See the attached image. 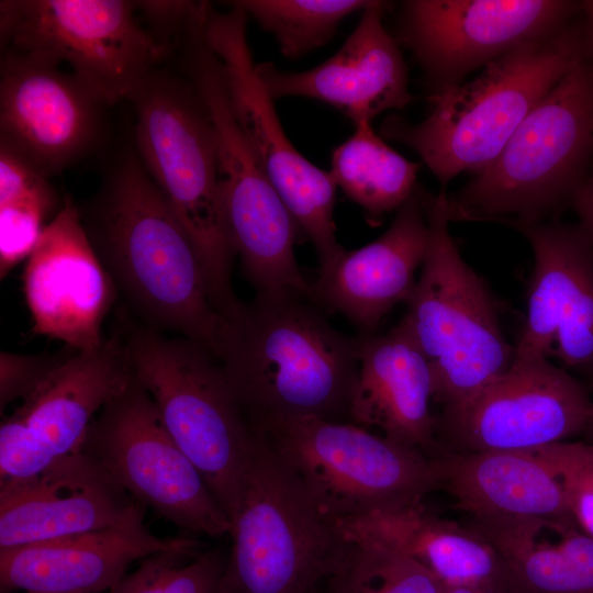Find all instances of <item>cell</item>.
<instances>
[{"label": "cell", "instance_id": "cell-1", "mask_svg": "<svg viewBox=\"0 0 593 593\" xmlns=\"http://www.w3.org/2000/svg\"><path fill=\"white\" fill-rule=\"evenodd\" d=\"M78 210L126 312L216 358L228 320L212 301L190 236L141 160L120 163Z\"/></svg>", "mask_w": 593, "mask_h": 593}, {"label": "cell", "instance_id": "cell-2", "mask_svg": "<svg viewBox=\"0 0 593 593\" xmlns=\"http://www.w3.org/2000/svg\"><path fill=\"white\" fill-rule=\"evenodd\" d=\"M216 359L250 424L348 421L359 337L333 326L309 295L258 292L224 331Z\"/></svg>", "mask_w": 593, "mask_h": 593}, {"label": "cell", "instance_id": "cell-3", "mask_svg": "<svg viewBox=\"0 0 593 593\" xmlns=\"http://www.w3.org/2000/svg\"><path fill=\"white\" fill-rule=\"evenodd\" d=\"M589 33V31H588ZM593 166V38L536 104L501 154L444 194L449 222L514 230L557 220Z\"/></svg>", "mask_w": 593, "mask_h": 593}, {"label": "cell", "instance_id": "cell-4", "mask_svg": "<svg viewBox=\"0 0 593 593\" xmlns=\"http://www.w3.org/2000/svg\"><path fill=\"white\" fill-rule=\"evenodd\" d=\"M589 45L582 16L563 30L523 43L488 64L473 80L430 96V113L411 124L385 120L382 136L412 148L446 187L486 168L536 104Z\"/></svg>", "mask_w": 593, "mask_h": 593}, {"label": "cell", "instance_id": "cell-5", "mask_svg": "<svg viewBox=\"0 0 593 593\" xmlns=\"http://www.w3.org/2000/svg\"><path fill=\"white\" fill-rule=\"evenodd\" d=\"M128 100L139 160L190 236L214 305L232 320L244 302L232 282L236 255L223 214L209 114L188 79L158 70Z\"/></svg>", "mask_w": 593, "mask_h": 593}, {"label": "cell", "instance_id": "cell-6", "mask_svg": "<svg viewBox=\"0 0 593 593\" xmlns=\"http://www.w3.org/2000/svg\"><path fill=\"white\" fill-rule=\"evenodd\" d=\"M115 334L168 432L231 518L255 430L220 362L191 339L142 325L124 307L116 314Z\"/></svg>", "mask_w": 593, "mask_h": 593}, {"label": "cell", "instance_id": "cell-7", "mask_svg": "<svg viewBox=\"0 0 593 593\" xmlns=\"http://www.w3.org/2000/svg\"><path fill=\"white\" fill-rule=\"evenodd\" d=\"M444 192L425 193L428 247L402 317L429 363L434 402L441 410L472 396L515 359L497 300L449 232Z\"/></svg>", "mask_w": 593, "mask_h": 593}, {"label": "cell", "instance_id": "cell-8", "mask_svg": "<svg viewBox=\"0 0 593 593\" xmlns=\"http://www.w3.org/2000/svg\"><path fill=\"white\" fill-rule=\"evenodd\" d=\"M228 535L225 593H314L345 544L339 521L313 500L256 430Z\"/></svg>", "mask_w": 593, "mask_h": 593}, {"label": "cell", "instance_id": "cell-9", "mask_svg": "<svg viewBox=\"0 0 593 593\" xmlns=\"http://www.w3.org/2000/svg\"><path fill=\"white\" fill-rule=\"evenodd\" d=\"M250 425L339 522L417 504L439 489L434 456L351 422L298 418Z\"/></svg>", "mask_w": 593, "mask_h": 593}, {"label": "cell", "instance_id": "cell-10", "mask_svg": "<svg viewBox=\"0 0 593 593\" xmlns=\"http://www.w3.org/2000/svg\"><path fill=\"white\" fill-rule=\"evenodd\" d=\"M136 12V2L124 0L1 1V44L58 67L66 64L109 107L128 100L168 51Z\"/></svg>", "mask_w": 593, "mask_h": 593}, {"label": "cell", "instance_id": "cell-11", "mask_svg": "<svg viewBox=\"0 0 593 593\" xmlns=\"http://www.w3.org/2000/svg\"><path fill=\"white\" fill-rule=\"evenodd\" d=\"M81 451L132 497L175 526L213 538L230 534L228 516L134 372L94 417Z\"/></svg>", "mask_w": 593, "mask_h": 593}, {"label": "cell", "instance_id": "cell-12", "mask_svg": "<svg viewBox=\"0 0 593 593\" xmlns=\"http://www.w3.org/2000/svg\"><path fill=\"white\" fill-rule=\"evenodd\" d=\"M247 18L236 5L220 12L210 4L203 34L222 64L231 110L242 132L324 267L345 250L335 236L337 187L329 171L307 160L284 133L273 100L256 71L246 35Z\"/></svg>", "mask_w": 593, "mask_h": 593}, {"label": "cell", "instance_id": "cell-13", "mask_svg": "<svg viewBox=\"0 0 593 593\" xmlns=\"http://www.w3.org/2000/svg\"><path fill=\"white\" fill-rule=\"evenodd\" d=\"M580 13V1L569 0H406L396 34L430 97L516 46L563 30Z\"/></svg>", "mask_w": 593, "mask_h": 593}, {"label": "cell", "instance_id": "cell-14", "mask_svg": "<svg viewBox=\"0 0 593 593\" xmlns=\"http://www.w3.org/2000/svg\"><path fill=\"white\" fill-rule=\"evenodd\" d=\"M591 391L549 358L514 359L511 368L462 403L436 415V436L455 452L535 451L582 436Z\"/></svg>", "mask_w": 593, "mask_h": 593}, {"label": "cell", "instance_id": "cell-15", "mask_svg": "<svg viewBox=\"0 0 593 593\" xmlns=\"http://www.w3.org/2000/svg\"><path fill=\"white\" fill-rule=\"evenodd\" d=\"M132 376L115 333L67 358L2 418L0 488L33 478L56 460L80 452L94 417Z\"/></svg>", "mask_w": 593, "mask_h": 593}, {"label": "cell", "instance_id": "cell-16", "mask_svg": "<svg viewBox=\"0 0 593 593\" xmlns=\"http://www.w3.org/2000/svg\"><path fill=\"white\" fill-rule=\"evenodd\" d=\"M197 12L183 33L187 79L213 125L222 208L233 247L243 256L264 258L284 249L296 223L261 168L230 105L223 68L203 34Z\"/></svg>", "mask_w": 593, "mask_h": 593}, {"label": "cell", "instance_id": "cell-17", "mask_svg": "<svg viewBox=\"0 0 593 593\" xmlns=\"http://www.w3.org/2000/svg\"><path fill=\"white\" fill-rule=\"evenodd\" d=\"M534 266L515 359L555 356L561 367L593 372V249L579 224L552 220L517 228Z\"/></svg>", "mask_w": 593, "mask_h": 593}, {"label": "cell", "instance_id": "cell-18", "mask_svg": "<svg viewBox=\"0 0 593 593\" xmlns=\"http://www.w3.org/2000/svg\"><path fill=\"white\" fill-rule=\"evenodd\" d=\"M22 289L35 334L77 351L104 340L102 324L119 293L70 198L27 257Z\"/></svg>", "mask_w": 593, "mask_h": 593}, {"label": "cell", "instance_id": "cell-19", "mask_svg": "<svg viewBox=\"0 0 593 593\" xmlns=\"http://www.w3.org/2000/svg\"><path fill=\"white\" fill-rule=\"evenodd\" d=\"M104 107L71 72L4 49L0 72V144L52 176L98 139Z\"/></svg>", "mask_w": 593, "mask_h": 593}, {"label": "cell", "instance_id": "cell-20", "mask_svg": "<svg viewBox=\"0 0 593 593\" xmlns=\"http://www.w3.org/2000/svg\"><path fill=\"white\" fill-rule=\"evenodd\" d=\"M145 510L80 451L0 488V549L144 524Z\"/></svg>", "mask_w": 593, "mask_h": 593}, {"label": "cell", "instance_id": "cell-21", "mask_svg": "<svg viewBox=\"0 0 593 593\" xmlns=\"http://www.w3.org/2000/svg\"><path fill=\"white\" fill-rule=\"evenodd\" d=\"M388 2L369 1L357 26L327 60L305 71H284L272 63L256 65L265 90L275 101L305 97L327 103L356 125L388 110L404 109L413 99L398 41L385 30Z\"/></svg>", "mask_w": 593, "mask_h": 593}, {"label": "cell", "instance_id": "cell-22", "mask_svg": "<svg viewBox=\"0 0 593 593\" xmlns=\"http://www.w3.org/2000/svg\"><path fill=\"white\" fill-rule=\"evenodd\" d=\"M425 193L417 183L380 237L358 249H345L332 264L320 267L311 283V298L322 309L349 320L359 335L376 333L413 291L429 239Z\"/></svg>", "mask_w": 593, "mask_h": 593}, {"label": "cell", "instance_id": "cell-23", "mask_svg": "<svg viewBox=\"0 0 593 593\" xmlns=\"http://www.w3.org/2000/svg\"><path fill=\"white\" fill-rule=\"evenodd\" d=\"M358 337L359 370L348 421L376 427L385 438L428 456L438 455L432 370L406 322Z\"/></svg>", "mask_w": 593, "mask_h": 593}, {"label": "cell", "instance_id": "cell-24", "mask_svg": "<svg viewBox=\"0 0 593 593\" xmlns=\"http://www.w3.org/2000/svg\"><path fill=\"white\" fill-rule=\"evenodd\" d=\"M187 538H161L139 524L0 549V591L107 592L134 562Z\"/></svg>", "mask_w": 593, "mask_h": 593}, {"label": "cell", "instance_id": "cell-25", "mask_svg": "<svg viewBox=\"0 0 593 593\" xmlns=\"http://www.w3.org/2000/svg\"><path fill=\"white\" fill-rule=\"evenodd\" d=\"M434 457L439 488L455 496L471 517L579 528L561 478L534 451L446 450Z\"/></svg>", "mask_w": 593, "mask_h": 593}, {"label": "cell", "instance_id": "cell-26", "mask_svg": "<svg viewBox=\"0 0 593 593\" xmlns=\"http://www.w3.org/2000/svg\"><path fill=\"white\" fill-rule=\"evenodd\" d=\"M339 523L345 535L377 541L413 558L446 588L525 590L491 542L470 526L438 517L423 502Z\"/></svg>", "mask_w": 593, "mask_h": 593}, {"label": "cell", "instance_id": "cell-27", "mask_svg": "<svg viewBox=\"0 0 593 593\" xmlns=\"http://www.w3.org/2000/svg\"><path fill=\"white\" fill-rule=\"evenodd\" d=\"M544 522L472 517L527 593H593V538L579 528L541 539ZM557 527V526H553ZM559 528V527H558Z\"/></svg>", "mask_w": 593, "mask_h": 593}, {"label": "cell", "instance_id": "cell-28", "mask_svg": "<svg viewBox=\"0 0 593 593\" xmlns=\"http://www.w3.org/2000/svg\"><path fill=\"white\" fill-rule=\"evenodd\" d=\"M419 167L390 147L370 122H361L333 150L329 174L336 187L362 209L368 224L378 226L413 193Z\"/></svg>", "mask_w": 593, "mask_h": 593}, {"label": "cell", "instance_id": "cell-29", "mask_svg": "<svg viewBox=\"0 0 593 593\" xmlns=\"http://www.w3.org/2000/svg\"><path fill=\"white\" fill-rule=\"evenodd\" d=\"M31 163L0 144V276L3 279L36 246L63 202Z\"/></svg>", "mask_w": 593, "mask_h": 593}, {"label": "cell", "instance_id": "cell-30", "mask_svg": "<svg viewBox=\"0 0 593 593\" xmlns=\"http://www.w3.org/2000/svg\"><path fill=\"white\" fill-rule=\"evenodd\" d=\"M327 578L332 593H443L445 585L413 558L377 541L345 535Z\"/></svg>", "mask_w": 593, "mask_h": 593}, {"label": "cell", "instance_id": "cell-31", "mask_svg": "<svg viewBox=\"0 0 593 593\" xmlns=\"http://www.w3.org/2000/svg\"><path fill=\"white\" fill-rule=\"evenodd\" d=\"M233 5L250 15L276 38L287 58H299L331 40L339 23L362 11L368 0H238Z\"/></svg>", "mask_w": 593, "mask_h": 593}, {"label": "cell", "instance_id": "cell-32", "mask_svg": "<svg viewBox=\"0 0 593 593\" xmlns=\"http://www.w3.org/2000/svg\"><path fill=\"white\" fill-rule=\"evenodd\" d=\"M227 555L220 549L202 550L191 537L175 548L152 553L136 570L104 593H225Z\"/></svg>", "mask_w": 593, "mask_h": 593}, {"label": "cell", "instance_id": "cell-33", "mask_svg": "<svg viewBox=\"0 0 593 593\" xmlns=\"http://www.w3.org/2000/svg\"><path fill=\"white\" fill-rule=\"evenodd\" d=\"M534 452L561 478L572 518L593 538V444L567 440Z\"/></svg>", "mask_w": 593, "mask_h": 593}, {"label": "cell", "instance_id": "cell-34", "mask_svg": "<svg viewBox=\"0 0 593 593\" xmlns=\"http://www.w3.org/2000/svg\"><path fill=\"white\" fill-rule=\"evenodd\" d=\"M77 350L64 347L58 353L0 354V410L25 399L49 373Z\"/></svg>", "mask_w": 593, "mask_h": 593}, {"label": "cell", "instance_id": "cell-35", "mask_svg": "<svg viewBox=\"0 0 593 593\" xmlns=\"http://www.w3.org/2000/svg\"><path fill=\"white\" fill-rule=\"evenodd\" d=\"M193 4V1H136L147 30L167 48L170 38L184 30Z\"/></svg>", "mask_w": 593, "mask_h": 593}, {"label": "cell", "instance_id": "cell-36", "mask_svg": "<svg viewBox=\"0 0 593 593\" xmlns=\"http://www.w3.org/2000/svg\"><path fill=\"white\" fill-rule=\"evenodd\" d=\"M570 206L574 210L578 224L593 249V166L573 194Z\"/></svg>", "mask_w": 593, "mask_h": 593}, {"label": "cell", "instance_id": "cell-37", "mask_svg": "<svg viewBox=\"0 0 593 593\" xmlns=\"http://www.w3.org/2000/svg\"><path fill=\"white\" fill-rule=\"evenodd\" d=\"M443 593H527L523 589L497 590L483 586H449L445 588Z\"/></svg>", "mask_w": 593, "mask_h": 593}, {"label": "cell", "instance_id": "cell-38", "mask_svg": "<svg viewBox=\"0 0 593 593\" xmlns=\"http://www.w3.org/2000/svg\"><path fill=\"white\" fill-rule=\"evenodd\" d=\"M583 380L588 384L591 391L592 398H593V372L586 378H584ZM582 437H583V441L593 444V404H592L589 422H588L584 433L582 434Z\"/></svg>", "mask_w": 593, "mask_h": 593}, {"label": "cell", "instance_id": "cell-39", "mask_svg": "<svg viewBox=\"0 0 593 593\" xmlns=\"http://www.w3.org/2000/svg\"><path fill=\"white\" fill-rule=\"evenodd\" d=\"M581 12L590 35L593 37V0L580 1Z\"/></svg>", "mask_w": 593, "mask_h": 593}]
</instances>
